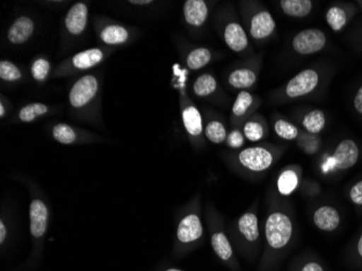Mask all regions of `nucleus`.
Here are the masks:
<instances>
[{
    "label": "nucleus",
    "instance_id": "nucleus-2",
    "mask_svg": "<svg viewBox=\"0 0 362 271\" xmlns=\"http://www.w3.org/2000/svg\"><path fill=\"white\" fill-rule=\"evenodd\" d=\"M293 223L284 212H274L268 216L265 224L266 246L258 271H270L276 266L282 252L291 242Z\"/></svg>",
    "mask_w": 362,
    "mask_h": 271
},
{
    "label": "nucleus",
    "instance_id": "nucleus-21",
    "mask_svg": "<svg viewBox=\"0 0 362 271\" xmlns=\"http://www.w3.org/2000/svg\"><path fill=\"white\" fill-rule=\"evenodd\" d=\"M274 28L276 23L272 19V14L267 11L258 12L252 18L250 34L255 40H262L272 35Z\"/></svg>",
    "mask_w": 362,
    "mask_h": 271
},
{
    "label": "nucleus",
    "instance_id": "nucleus-40",
    "mask_svg": "<svg viewBox=\"0 0 362 271\" xmlns=\"http://www.w3.org/2000/svg\"><path fill=\"white\" fill-rule=\"evenodd\" d=\"M8 234H9V228H8L5 218L1 216V218H0V246H1V248L5 246L6 241H7Z\"/></svg>",
    "mask_w": 362,
    "mask_h": 271
},
{
    "label": "nucleus",
    "instance_id": "nucleus-30",
    "mask_svg": "<svg viewBox=\"0 0 362 271\" xmlns=\"http://www.w3.org/2000/svg\"><path fill=\"white\" fill-rule=\"evenodd\" d=\"M325 114L319 110L311 111L307 114L303 120V126L308 130L310 134H319L325 128Z\"/></svg>",
    "mask_w": 362,
    "mask_h": 271
},
{
    "label": "nucleus",
    "instance_id": "nucleus-24",
    "mask_svg": "<svg viewBox=\"0 0 362 271\" xmlns=\"http://www.w3.org/2000/svg\"><path fill=\"white\" fill-rule=\"evenodd\" d=\"M256 74L253 71L250 70L247 67H240L235 69L233 72L228 75V83L233 89H249L256 83Z\"/></svg>",
    "mask_w": 362,
    "mask_h": 271
},
{
    "label": "nucleus",
    "instance_id": "nucleus-17",
    "mask_svg": "<svg viewBox=\"0 0 362 271\" xmlns=\"http://www.w3.org/2000/svg\"><path fill=\"white\" fill-rule=\"evenodd\" d=\"M359 158V150L357 144L353 140H343L337 146L334 154H333V161H334L335 168L339 171H346L351 168L357 163Z\"/></svg>",
    "mask_w": 362,
    "mask_h": 271
},
{
    "label": "nucleus",
    "instance_id": "nucleus-11",
    "mask_svg": "<svg viewBox=\"0 0 362 271\" xmlns=\"http://www.w3.org/2000/svg\"><path fill=\"white\" fill-rule=\"evenodd\" d=\"M36 30H37V23L34 16L28 13L19 14L8 26L6 40L11 46H23L34 38Z\"/></svg>",
    "mask_w": 362,
    "mask_h": 271
},
{
    "label": "nucleus",
    "instance_id": "nucleus-5",
    "mask_svg": "<svg viewBox=\"0 0 362 271\" xmlns=\"http://www.w3.org/2000/svg\"><path fill=\"white\" fill-rule=\"evenodd\" d=\"M88 1H77L71 6L70 9L65 13L62 21V32H61V47L64 50L72 48L77 40H81L86 33L89 22Z\"/></svg>",
    "mask_w": 362,
    "mask_h": 271
},
{
    "label": "nucleus",
    "instance_id": "nucleus-22",
    "mask_svg": "<svg viewBox=\"0 0 362 271\" xmlns=\"http://www.w3.org/2000/svg\"><path fill=\"white\" fill-rule=\"evenodd\" d=\"M54 69L52 61L49 60L44 54H38L30 61V77L38 85H44L52 76Z\"/></svg>",
    "mask_w": 362,
    "mask_h": 271
},
{
    "label": "nucleus",
    "instance_id": "nucleus-8",
    "mask_svg": "<svg viewBox=\"0 0 362 271\" xmlns=\"http://www.w3.org/2000/svg\"><path fill=\"white\" fill-rule=\"evenodd\" d=\"M235 230L238 232L239 243L237 248L244 256H254L253 250H255L259 243L260 229L257 215L254 212H246L237 220Z\"/></svg>",
    "mask_w": 362,
    "mask_h": 271
},
{
    "label": "nucleus",
    "instance_id": "nucleus-34",
    "mask_svg": "<svg viewBox=\"0 0 362 271\" xmlns=\"http://www.w3.org/2000/svg\"><path fill=\"white\" fill-rule=\"evenodd\" d=\"M298 146L306 154H315L320 148V139L315 134H303L302 137L298 139Z\"/></svg>",
    "mask_w": 362,
    "mask_h": 271
},
{
    "label": "nucleus",
    "instance_id": "nucleus-10",
    "mask_svg": "<svg viewBox=\"0 0 362 271\" xmlns=\"http://www.w3.org/2000/svg\"><path fill=\"white\" fill-rule=\"evenodd\" d=\"M52 137L58 144L63 146H76V144H99V142H107L105 137L93 132L71 125L68 123H56L50 128Z\"/></svg>",
    "mask_w": 362,
    "mask_h": 271
},
{
    "label": "nucleus",
    "instance_id": "nucleus-27",
    "mask_svg": "<svg viewBox=\"0 0 362 271\" xmlns=\"http://www.w3.org/2000/svg\"><path fill=\"white\" fill-rule=\"evenodd\" d=\"M300 183V176H298L296 171L293 168H288L280 174L278 178V191L280 195H292Z\"/></svg>",
    "mask_w": 362,
    "mask_h": 271
},
{
    "label": "nucleus",
    "instance_id": "nucleus-6",
    "mask_svg": "<svg viewBox=\"0 0 362 271\" xmlns=\"http://www.w3.org/2000/svg\"><path fill=\"white\" fill-rule=\"evenodd\" d=\"M204 236V227L201 219L200 211H189L178 221L176 230L175 254L184 255L191 248H197Z\"/></svg>",
    "mask_w": 362,
    "mask_h": 271
},
{
    "label": "nucleus",
    "instance_id": "nucleus-29",
    "mask_svg": "<svg viewBox=\"0 0 362 271\" xmlns=\"http://www.w3.org/2000/svg\"><path fill=\"white\" fill-rule=\"evenodd\" d=\"M204 134L211 144H221L227 139V129L223 122L216 118H211L206 122L204 128Z\"/></svg>",
    "mask_w": 362,
    "mask_h": 271
},
{
    "label": "nucleus",
    "instance_id": "nucleus-36",
    "mask_svg": "<svg viewBox=\"0 0 362 271\" xmlns=\"http://www.w3.org/2000/svg\"><path fill=\"white\" fill-rule=\"evenodd\" d=\"M244 142H245V137L243 132H240L239 129L231 130L226 139V144L231 149H240L243 146Z\"/></svg>",
    "mask_w": 362,
    "mask_h": 271
},
{
    "label": "nucleus",
    "instance_id": "nucleus-31",
    "mask_svg": "<svg viewBox=\"0 0 362 271\" xmlns=\"http://www.w3.org/2000/svg\"><path fill=\"white\" fill-rule=\"evenodd\" d=\"M253 96L247 91H240L233 107V115L235 118H241L245 115L253 105Z\"/></svg>",
    "mask_w": 362,
    "mask_h": 271
},
{
    "label": "nucleus",
    "instance_id": "nucleus-12",
    "mask_svg": "<svg viewBox=\"0 0 362 271\" xmlns=\"http://www.w3.org/2000/svg\"><path fill=\"white\" fill-rule=\"evenodd\" d=\"M274 160V154L262 146L244 149L237 156L240 166L251 173L265 172L272 166Z\"/></svg>",
    "mask_w": 362,
    "mask_h": 271
},
{
    "label": "nucleus",
    "instance_id": "nucleus-14",
    "mask_svg": "<svg viewBox=\"0 0 362 271\" xmlns=\"http://www.w3.org/2000/svg\"><path fill=\"white\" fill-rule=\"evenodd\" d=\"M319 76L314 70H305L288 81L286 95L290 98H298L307 95L316 88Z\"/></svg>",
    "mask_w": 362,
    "mask_h": 271
},
{
    "label": "nucleus",
    "instance_id": "nucleus-23",
    "mask_svg": "<svg viewBox=\"0 0 362 271\" xmlns=\"http://www.w3.org/2000/svg\"><path fill=\"white\" fill-rule=\"evenodd\" d=\"M25 79V71L12 61L3 59L0 61V81L8 85H16L23 83Z\"/></svg>",
    "mask_w": 362,
    "mask_h": 271
},
{
    "label": "nucleus",
    "instance_id": "nucleus-9",
    "mask_svg": "<svg viewBox=\"0 0 362 271\" xmlns=\"http://www.w3.org/2000/svg\"><path fill=\"white\" fill-rule=\"evenodd\" d=\"M209 231H211V246L213 252L219 260L233 271H239L240 265L235 256V248L226 234L223 226L217 225L216 218H209Z\"/></svg>",
    "mask_w": 362,
    "mask_h": 271
},
{
    "label": "nucleus",
    "instance_id": "nucleus-26",
    "mask_svg": "<svg viewBox=\"0 0 362 271\" xmlns=\"http://www.w3.org/2000/svg\"><path fill=\"white\" fill-rule=\"evenodd\" d=\"M213 58V54L211 50L204 47H197L189 52L186 57V64L189 70H201L203 67L209 64Z\"/></svg>",
    "mask_w": 362,
    "mask_h": 271
},
{
    "label": "nucleus",
    "instance_id": "nucleus-15",
    "mask_svg": "<svg viewBox=\"0 0 362 271\" xmlns=\"http://www.w3.org/2000/svg\"><path fill=\"white\" fill-rule=\"evenodd\" d=\"M52 105L44 103H30L20 108L16 115L10 120V123L30 124L38 121L40 118L46 117L54 112Z\"/></svg>",
    "mask_w": 362,
    "mask_h": 271
},
{
    "label": "nucleus",
    "instance_id": "nucleus-38",
    "mask_svg": "<svg viewBox=\"0 0 362 271\" xmlns=\"http://www.w3.org/2000/svg\"><path fill=\"white\" fill-rule=\"evenodd\" d=\"M12 110V105L10 103L9 99L0 93V120L3 121L9 115V112Z\"/></svg>",
    "mask_w": 362,
    "mask_h": 271
},
{
    "label": "nucleus",
    "instance_id": "nucleus-25",
    "mask_svg": "<svg viewBox=\"0 0 362 271\" xmlns=\"http://www.w3.org/2000/svg\"><path fill=\"white\" fill-rule=\"evenodd\" d=\"M192 91L197 98H209L218 91V83L213 74L204 73L195 79Z\"/></svg>",
    "mask_w": 362,
    "mask_h": 271
},
{
    "label": "nucleus",
    "instance_id": "nucleus-13",
    "mask_svg": "<svg viewBox=\"0 0 362 271\" xmlns=\"http://www.w3.org/2000/svg\"><path fill=\"white\" fill-rule=\"evenodd\" d=\"M327 42L325 33L316 28L302 30L293 40V48L300 54H311L320 52Z\"/></svg>",
    "mask_w": 362,
    "mask_h": 271
},
{
    "label": "nucleus",
    "instance_id": "nucleus-43",
    "mask_svg": "<svg viewBox=\"0 0 362 271\" xmlns=\"http://www.w3.org/2000/svg\"><path fill=\"white\" fill-rule=\"evenodd\" d=\"M355 108L360 114H362V86L358 91L355 98Z\"/></svg>",
    "mask_w": 362,
    "mask_h": 271
},
{
    "label": "nucleus",
    "instance_id": "nucleus-20",
    "mask_svg": "<svg viewBox=\"0 0 362 271\" xmlns=\"http://www.w3.org/2000/svg\"><path fill=\"white\" fill-rule=\"evenodd\" d=\"M314 224L318 229L325 232L334 231L341 224L339 211L329 205L319 207L314 214Z\"/></svg>",
    "mask_w": 362,
    "mask_h": 271
},
{
    "label": "nucleus",
    "instance_id": "nucleus-33",
    "mask_svg": "<svg viewBox=\"0 0 362 271\" xmlns=\"http://www.w3.org/2000/svg\"><path fill=\"white\" fill-rule=\"evenodd\" d=\"M274 132H276L279 137L286 140H294L298 136V128L288 123V122L284 121V120H279L274 124Z\"/></svg>",
    "mask_w": 362,
    "mask_h": 271
},
{
    "label": "nucleus",
    "instance_id": "nucleus-32",
    "mask_svg": "<svg viewBox=\"0 0 362 271\" xmlns=\"http://www.w3.org/2000/svg\"><path fill=\"white\" fill-rule=\"evenodd\" d=\"M327 21L333 30H341L346 25L347 16L345 11L339 7L331 8L327 13Z\"/></svg>",
    "mask_w": 362,
    "mask_h": 271
},
{
    "label": "nucleus",
    "instance_id": "nucleus-4",
    "mask_svg": "<svg viewBox=\"0 0 362 271\" xmlns=\"http://www.w3.org/2000/svg\"><path fill=\"white\" fill-rule=\"evenodd\" d=\"M115 49L105 47H93L85 49L73 56L68 57L54 67L52 79L76 76L81 73L89 72L107 60Z\"/></svg>",
    "mask_w": 362,
    "mask_h": 271
},
{
    "label": "nucleus",
    "instance_id": "nucleus-19",
    "mask_svg": "<svg viewBox=\"0 0 362 271\" xmlns=\"http://www.w3.org/2000/svg\"><path fill=\"white\" fill-rule=\"evenodd\" d=\"M209 13V5L204 0H187L185 3V21L189 26L197 28L204 25Z\"/></svg>",
    "mask_w": 362,
    "mask_h": 271
},
{
    "label": "nucleus",
    "instance_id": "nucleus-42",
    "mask_svg": "<svg viewBox=\"0 0 362 271\" xmlns=\"http://www.w3.org/2000/svg\"><path fill=\"white\" fill-rule=\"evenodd\" d=\"M128 4L130 6H136V7H148V6L154 4V1H152V0H129Z\"/></svg>",
    "mask_w": 362,
    "mask_h": 271
},
{
    "label": "nucleus",
    "instance_id": "nucleus-28",
    "mask_svg": "<svg viewBox=\"0 0 362 271\" xmlns=\"http://www.w3.org/2000/svg\"><path fill=\"white\" fill-rule=\"evenodd\" d=\"M284 13L294 18H303L306 16L313 8L310 0H282L280 1Z\"/></svg>",
    "mask_w": 362,
    "mask_h": 271
},
{
    "label": "nucleus",
    "instance_id": "nucleus-7",
    "mask_svg": "<svg viewBox=\"0 0 362 271\" xmlns=\"http://www.w3.org/2000/svg\"><path fill=\"white\" fill-rule=\"evenodd\" d=\"M30 193V232L32 239L36 244H42L48 231L49 212L48 204L45 201L40 191L33 188V185L28 187Z\"/></svg>",
    "mask_w": 362,
    "mask_h": 271
},
{
    "label": "nucleus",
    "instance_id": "nucleus-44",
    "mask_svg": "<svg viewBox=\"0 0 362 271\" xmlns=\"http://www.w3.org/2000/svg\"><path fill=\"white\" fill-rule=\"evenodd\" d=\"M164 271H185V270H181V269H177V268H168V269H165V270Z\"/></svg>",
    "mask_w": 362,
    "mask_h": 271
},
{
    "label": "nucleus",
    "instance_id": "nucleus-41",
    "mask_svg": "<svg viewBox=\"0 0 362 271\" xmlns=\"http://www.w3.org/2000/svg\"><path fill=\"white\" fill-rule=\"evenodd\" d=\"M354 258H355V266L362 267V233L358 239L357 244L355 246V252H354Z\"/></svg>",
    "mask_w": 362,
    "mask_h": 271
},
{
    "label": "nucleus",
    "instance_id": "nucleus-18",
    "mask_svg": "<svg viewBox=\"0 0 362 271\" xmlns=\"http://www.w3.org/2000/svg\"><path fill=\"white\" fill-rule=\"evenodd\" d=\"M181 117H182L185 129L188 132L189 136L192 139H200L204 134V127H203V117L199 109L191 103H186L182 107Z\"/></svg>",
    "mask_w": 362,
    "mask_h": 271
},
{
    "label": "nucleus",
    "instance_id": "nucleus-3",
    "mask_svg": "<svg viewBox=\"0 0 362 271\" xmlns=\"http://www.w3.org/2000/svg\"><path fill=\"white\" fill-rule=\"evenodd\" d=\"M93 28L101 47L115 50L135 42L141 34L140 28L127 25L105 16H93Z\"/></svg>",
    "mask_w": 362,
    "mask_h": 271
},
{
    "label": "nucleus",
    "instance_id": "nucleus-39",
    "mask_svg": "<svg viewBox=\"0 0 362 271\" xmlns=\"http://www.w3.org/2000/svg\"><path fill=\"white\" fill-rule=\"evenodd\" d=\"M296 271H327L325 267L321 263L316 262V260H308L300 265Z\"/></svg>",
    "mask_w": 362,
    "mask_h": 271
},
{
    "label": "nucleus",
    "instance_id": "nucleus-1",
    "mask_svg": "<svg viewBox=\"0 0 362 271\" xmlns=\"http://www.w3.org/2000/svg\"><path fill=\"white\" fill-rule=\"evenodd\" d=\"M103 74L90 72L73 81L68 93L72 117L81 123L103 127Z\"/></svg>",
    "mask_w": 362,
    "mask_h": 271
},
{
    "label": "nucleus",
    "instance_id": "nucleus-35",
    "mask_svg": "<svg viewBox=\"0 0 362 271\" xmlns=\"http://www.w3.org/2000/svg\"><path fill=\"white\" fill-rule=\"evenodd\" d=\"M264 127L255 121H249L243 128L244 137L250 142H258L264 137Z\"/></svg>",
    "mask_w": 362,
    "mask_h": 271
},
{
    "label": "nucleus",
    "instance_id": "nucleus-16",
    "mask_svg": "<svg viewBox=\"0 0 362 271\" xmlns=\"http://www.w3.org/2000/svg\"><path fill=\"white\" fill-rule=\"evenodd\" d=\"M223 40L233 52H243L249 46V38L241 24L229 21L223 26Z\"/></svg>",
    "mask_w": 362,
    "mask_h": 271
},
{
    "label": "nucleus",
    "instance_id": "nucleus-37",
    "mask_svg": "<svg viewBox=\"0 0 362 271\" xmlns=\"http://www.w3.org/2000/svg\"><path fill=\"white\" fill-rule=\"evenodd\" d=\"M349 197L356 205H362V180L351 187Z\"/></svg>",
    "mask_w": 362,
    "mask_h": 271
}]
</instances>
